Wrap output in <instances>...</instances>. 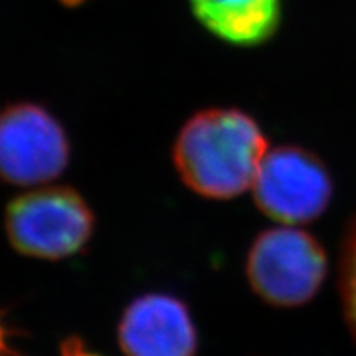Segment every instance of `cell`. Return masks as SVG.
Returning a JSON list of instances; mask_svg holds the SVG:
<instances>
[{
  "label": "cell",
  "instance_id": "6da1fadb",
  "mask_svg": "<svg viewBox=\"0 0 356 356\" xmlns=\"http://www.w3.org/2000/svg\"><path fill=\"white\" fill-rule=\"evenodd\" d=\"M267 139L254 119L234 108L198 111L173 142L181 181L203 198L231 200L254 184Z\"/></svg>",
  "mask_w": 356,
  "mask_h": 356
},
{
  "label": "cell",
  "instance_id": "7a4b0ae2",
  "mask_svg": "<svg viewBox=\"0 0 356 356\" xmlns=\"http://www.w3.org/2000/svg\"><path fill=\"white\" fill-rule=\"evenodd\" d=\"M95 228V213L73 186H38L12 200L6 210L12 248L33 259L76 256L91 241Z\"/></svg>",
  "mask_w": 356,
  "mask_h": 356
},
{
  "label": "cell",
  "instance_id": "3957f363",
  "mask_svg": "<svg viewBox=\"0 0 356 356\" xmlns=\"http://www.w3.org/2000/svg\"><path fill=\"white\" fill-rule=\"evenodd\" d=\"M327 275V256L317 239L297 228H270L252 243L246 277L267 304L297 307L309 302Z\"/></svg>",
  "mask_w": 356,
  "mask_h": 356
},
{
  "label": "cell",
  "instance_id": "277c9868",
  "mask_svg": "<svg viewBox=\"0 0 356 356\" xmlns=\"http://www.w3.org/2000/svg\"><path fill=\"white\" fill-rule=\"evenodd\" d=\"M71 142L50 111L33 102L0 108V180L37 186L66 170Z\"/></svg>",
  "mask_w": 356,
  "mask_h": 356
},
{
  "label": "cell",
  "instance_id": "5b68a950",
  "mask_svg": "<svg viewBox=\"0 0 356 356\" xmlns=\"http://www.w3.org/2000/svg\"><path fill=\"white\" fill-rule=\"evenodd\" d=\"M252 191L266 216L282 225H304L327 210L333 184L318 157L300 147L282 145L267 150Z\"/></svg>",
  "mask_w": 356,
  "mask_h": 356
},
{
  "label": "cell",
  "instance_id": "8992f818",
  "mask_svg": "<svg viewBox=\"0 0 356 356\" xmlns=\"http://www.w3.org/2000/svg\"><path fill=\"white\" fill-rule=\"evenodd\" d=\"M118 340L126 356H197L198 330L177 296L149 292L122 312Z\"/></svg>",
  "mask_w": 356,
  "mask_h": 356
},
{
  "label": "cell",
  "instance_id": "52a82bcc",
  "mask_svg": "<svg viewBox=\"0 0 356 356\" xmlns=\"http://www.w3.org/2000/svg\"><path fill=\"white\" fill-rule=\"evenodd\" d=\"M204 29L225 42L254 47L269 40L280 22V0H190Z\"/></svg>",
  "mask_w": 356,
  "mask_h": 356
},
{
  "label": "cell",
  "instance_id": "ba28073f",
  "mask_svg": "<svg viewBox=\"0 0 356 356\" xmlns=\"http://www.w3.org/2000/svg\"><path fill=\"white\" fill-rule=\"evenodd\" d=\"M340 291L346 322L356 337V216L346 231L340 262Z\"/></svg>",
  "mask_w": 356,
  "mask_h": 356
},
{
  "label": "cell",
  "instance_id": "9c48e42d",
  "mask_svg": "<svg viewBox=\"0 0 356 356\" xmlns=\"http://www.w3.org/2000/svg\"><path fill=\"white\" fill-rule=\"evenodd\" d=\"M19 332L7 322L6 314L0 309V356H25L15 346V337Z\"/></svg>",
  "mask_w": 356,
  "mask_h": 356
},
{
  "label": "cell",
  "instance_id": "30bf717a",
  "mask_svg": "<svg viewBox=\"0 0 356 356\" xmlns=\"http://www.w3.org/2000/svg\"><path fill=\"white\" fill-rule=\"evenodd\" d=\"M61 356H102L89 346L81 337H68L61 343Z\"/></svg>",
  "mask_w": 356,
  "mask_h": 356
},
{
  "label": "cell",
  "instance_id": "8fae6325",
  "mask_svg": "<svg viewBox=\"0 0 356 356\" xmlns=\"http://www.w3.org/2000/svg\"><path fill=\"white\" fill-rule=\"evenodd\" d=\"M61 2H63L65 6H68V7H73V6H79V3L86 2V0H61Z\"/></svg>",
  "mask_w": 356,
  "mask_h": 356
}]
</instances>
